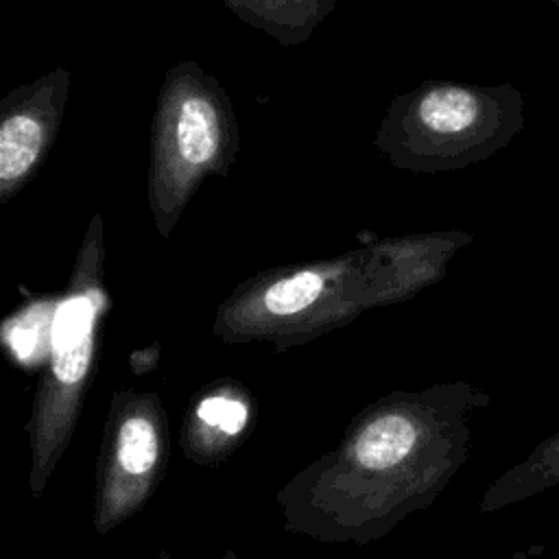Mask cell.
I'll use <instances>...</instances> for the list:
<instances>
[{
	"label": "cell",
	"mask_w": 559,
	"mask_h": 559,
	"mask_svg": "<svg viewBox=\"0 0 559 559\" xmlns=\"http://www.w3.org/2000/svg\"><path fill=\"white\" fill-rule=\"evenodd\" d=\"M90 352H92V338H85L81 345L63 349V352H55V376L61 382H76L79 378H83L87 365H90Z\"/></svg>",
	"instance_id": "obj_10"
},
{
	"label": "cell",
	"mask_w": 559,
	"mask_h": 559,
	"mask_svg": "<svg viewBox=\"0 0 559 559\" xmlns=\"http://www.w3.org/2000/svg\"><path fill=\"white\" fill-rule=\"evenodd\" d=\"M321 288H323L321 275L312 271H304L273 284L264 295V304L273 314H293L310 306L321 295Z\"/></svg>",
	"instance_id": "obj_6"
},
{
	"label": "cell",
	"mask_w": 559,
	"mask_h": 559,
	"mask_svg": "<svg viewBox=\"0 0 559 559\" xmlns=\"http://www.w3.org/2000/svg\"><path fill=\"white\" fill-rule=\"evenodd\" d=\"M41 146V127L26 114L9 116L0 127V179H20L35 162Z\"/></svg>",
	"instance_id": "obj_2"
},
{
	"label": "cell",
	"mask_w": 559,
	"mask_h": 559,
	"mask_svg": "<svg viewBox=\"0 0 559 559\" xmlns=\"http://www.w3.org/2000/svg\"><path fill=\"white\" fill-rule=\"evenodd\" d=\"M157 459V437L151 421L131 417L122 424L118 437V463L129 474H144Z\"/></svg>",
	"instance_id": "obj_5"
},
{
	"label": "cell",
	"mask_w": 559,
	"mask_h": 559,
	"mask_svg": "<svg viewBox=\"0 0 559 559\" xmlns=\"http://www.w3.org/2000/svg\"><path fill=\"white\" fill-rule=\"evenodd\" d=\"M415 428L408 419L389 415L371 421L356 441V459L369 469H386L400 463L415 443Z\"/></svg>",
	"instance_id": "obj_1"
},
{
	"label": "cell",
	"mask_w": 559,
	"mask_h": 559,
	"mask_svg": "<svg viewBox=\"0 0 559 559\" xmlns=\"http://www.w3.org/2000/svg\"><path fill=\"white\" fill-rule=\"evenodd\" d=\"M199 417L210 424L221 428L227 435H236L245 428L247 424V408L227 397H207L199 404Z\"/></svg>",
	"instance_id": "obj_9"
},
{
	"label": "cell",
	"mask_w": 559,
	"mask_h": 559,
	"mask_svg": "<svg viewBox=\"0 0 559 559\" xmlns=\"http://www.w3.org/2000/svg\"><path fill=\"white\" fill-rule=\"evenodd\" d=\"M559 483V435L544 441L535 454L518 469V496L550 489Z\"/></svg>",
	"instance_id": "obj_7"
},
{
	"label": "cell",
	"mask_w": 559,
	"mask_h": 559,
	"mask_svg": "<svg viewBox=\"0 0 559 559\" xmlns=\"http://www.w3.org/2000/svg\"><path fill=\"white\" fill-rule=\"evenodd\" d=\"M90 304L83 299H74L66 304L55 321L52 330V341H55V352H63L70 347L81 345L85 338H90Z\"/></svg>",
	"instance_id": "obj_8"
},
{
	"label": "cell",
	"mask_w": 559,
	"mask_h": 559,
	"mask_svg": "<svg viewBox=\"0 0 559 559\" xmlns=\"http://www.w3.org/2000/svg\"><path fill=\"white\" fill-rule=\"evenodd\" d=\"M216 142L218 129L212 105L199 96L186 98L177 120V146L181 157L188 164L199 166L212 157Z\"/></svg>",
	"instance_id": "obj_3"
},
{
	"label": "cell",
	"mask_w": 559,
	"mask_h": 559,
	"mask_svg": "<svg viewBox=\"0 0 559 559\" xmlns=\"http://www.w3.org/2000/svg\"><path fill=\"white\" fill-rule=\"evenodd\" d=\"M478 114V103L463 90H437L424 96L419 103L421 122L441 133H454L467 129Z\"/></svg>",
	"instance_id": "obj_4"
}]
</instances>
